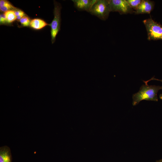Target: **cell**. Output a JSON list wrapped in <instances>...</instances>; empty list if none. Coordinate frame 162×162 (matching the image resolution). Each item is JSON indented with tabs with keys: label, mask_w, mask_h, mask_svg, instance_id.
I'll return each mask as SVG.
<instances>
[{
	"label": "cell",
	"mask_w": 162,
	"mask_h": 162,
	"mask_svg": "<svg viewBox=\"0 0 162 162\" xmlns=\"http://www.w3.org/2000/svg\"><path fill=\"white\" fill-rule=\"evenodd\" d=\"M16 8L8 1L6 0H0V10L1 11L6 12L10 10H14Z\"/></svg>",
	"instance_id": "obj_9"
},
{
	"label": "cell",
	"mask_w": 162,
	"mask_h": 162,
	"mask_svg": "<svg viewBox=\"0 0 162 162\" xmlns=\"http://www.w3.org/2000/svg\"><path fill=\"white\" fill-rule=\"evenodd\" d=\"M0 162H11L10 156L8 149L3 148L1 149Z\"/></svg>",
	"instance_id": "obj_10"
},
{
	"label": "cell",
	"mask_w": 162,
	"mask_h": 162,
	"mask_svg": "<svg viewBox=\"0 0 162 162\" xmlns=\"http://www.w3.org/2000/svg\"><path fill=\"white\" fill-rule=\"evenodd\" d=\"M6 23H7V20L5 13L1 14L0 15V24H3Z\"/></svg>",
	"instance_id": "obj_14"
},
{
	"label": "cell",
	"mask_w": 162,
	"mask_h": 162,
	"mask_svg": "<svg viewBox=\"0 0 162 162\" xmlns=\"http://www.w3.org/2000/svg\"><path fill=\"white\" fill-rule=\"evenodd\" d=\"M48 25L43 20L39 18H35L31 20L29 26L34 29L39 30Z\"/></svg>",
	"instance_id": "obj_8"
},
{
	"label": "cell",
	"mask_w": 162,
	"mask_h": 162,
	"mask_svg": "<svg viewBox=\"0 0 162 162\" xmlns=\"http://www.w3.org/2000/svg\"><path fill=\"white\" fill-rule=\"evenodd\" d=\"M111 12L108 0H97L89 13L103 20H106Z\"/></svg>",
	"instance_id": "obj_3"
},
{
	"label": "cell",
	"mask_w": 162,
	"mask_h": 162,
	"mask_svg": "<svg viewBox=\"0 0 162 162\" xmlns=\"http://www.w3.org/2000/svg\"><path fill=\"white\" fill-rule=\"evenodd\" d=\"M145 83V85L141 86L138 92L133 94V106L138 104L142 100L158 101L157 93L160 90L162 89V86H149L147 83Z\"/></svg>",
	"instance_id": "obj_1"
},
{
	"label": "cell",
	"mask_w": 162,
	"mask_h": 162,
	"mask_svg": "<svg viewBox=\"0 0 162 162\" xmlns=\"http://www.w3.org/2000/svg\"><path fill=\"white\" fill-rule=\"evenodd\" d=\"M156 162H162V159L157 160Z\"/></svg>",
	"instance_id": "obj_17"
},
{
	"label": "cell",
	"mask_w": 162,
	"mask_h": 162,
	"mask_svg": "<svg viewBox=\"0 0 162 162\" xmlns=\"http://www.w3.org/2000/svg\"><path fill=\"white\" fill-rule=\"evenodd\" d=\"M97 0H73L75 8L80 11H85L88 12Z\"/></svg>",
	"instance_id": "obj_6"
},
{
	"label": "cell",
	"mask_w": 162,
	"mask_h": 162,
	"mask_svg": "<svg viewBox=\"0 0 162 162\" xmlns=\"http://www.w3.org/2000/svg\"><path fill=\"white\" fill-rule=\"evenodd\" d=\"M108 1L111 11L118 12L122 14L134 12L126 0H108Z\"/></svg>",
	"instance_id": "obj_5"
},
{
	"label": "cell",
	"mask_w": 162,
	"mask_h": 162,
	"mask_svg": "<svg viewBox=\"0 0 162 162\" xmlns=\"http://www.w3.org/2000/svg\"><path fill=\"white\" fill-rule=\"evenodd\" d=\"M154 6L153 2L148 0H142L134 12L136 14H150Z\"/></svg>",
	"instance_id": "obj_7"
},
{
	"label": "cell",
	"mask_w": 162,
	"mask_h": 162,
	"mask_svg": "<svg viewBox=\"0 0 162 162\" xmlns=\"http://www.w3.org/2000/svg\"><path fill=\"white\" fill-rule=\"evenodd\" d=\"M4 13L6 17L7 23H12L16 19V16L14 10H10L4 12Z\"/></svg>",
	"instance_id": "obj_11"
},
{
	"label": "cell",
	"mask_w": 162,
	"mask_h": 162,
	"mask_svg": "<svg viewBox=\"0 0 162 162\" xmlns=\"http://www.w3.org/2000/svg\"><path fill=\"white\" fill-rule=\"evenodd\" d=\"M151 80H157L160 81L162 82V80H159V79H156V78H154V76L152 77V78H151L149 80L146 81V82L147 83H148L149 81H151ZM159 98L160 99L162 100V94H160Z\"/></svg>",
	"instance_id": "obj_16"
},
{
	"label": "cell",
	"mask_w": 162,
	"mask_h": 162,
	"mask_svg": "<svg viewBox=\"0 0 162 162\" xmlns=\"http://www.w3.org/2000/svg\"><path fill=\"white\" fill-rule=\"evenodd\" d=\"M16 16L21 15H26L24 12L22 10L17 8L14 10Z\"/></svg>",
	"instance_id": "obj_15"
},
{
	"label": "cell",
	"mask_w": 162,
	"mask_h": 162,
	"mask_svg": "<svg viewBox=\"0 0 162 162\" xmlns=\"http://www.w3.org/2000/svg\"><path fill=\"white\" fill-rule=\"evenodd\" d=\"M132 8L136 10L142 0H126Z\"/></svg>",
	"instance_id": "obj_12"
},
{
	"label": "cell",
	"mask_w": 162,
	"mask_h": 162,
	"mask_svg": "<svg viewBox=\"0 0 162 162\" xmlns=\"http://www.w3.org/2000/svg\"><path fill=\"white\" fill-rule=\"evenodd\" d=\"M19 21L21 25L23 26H28L30 25L31 20L29 17L25 15L23 16Z\"/></svg>",
	"instance_id": "obj_13"
},
{
	"label": "cell",
	"mask_w": 162,
	"mask_h": 162,
	"mask_svg": "<svg viewBox=\"0 0 162 162\" xmlns=\"http://www.w3.org/2000/svg\"><path fill=\"white\" fill-rule=\"evenodd\" d=\"M54 17L51 23L49 24L51 26V35L52 44L55 41L56 36L60 29L62 8L61 4L58 2H54Z\"/></svg>",
	"instance_id": "obj_4"
},
{
	"label": "cell",
	"mask_w": 162,
	"mask_h": 162,
	"mask_svg": "<svg viewBox=\"0 0 162 162\" xmlns=\"http://www.w3.org/2000/svg\"><path fill=\"white\" fill-rule=\"evenodd\" d=\"M147 32L148 40H162V26L150 17L143 21Z\"/></svg>",
	"instance_id": "obj_2"
}]
</instances>
